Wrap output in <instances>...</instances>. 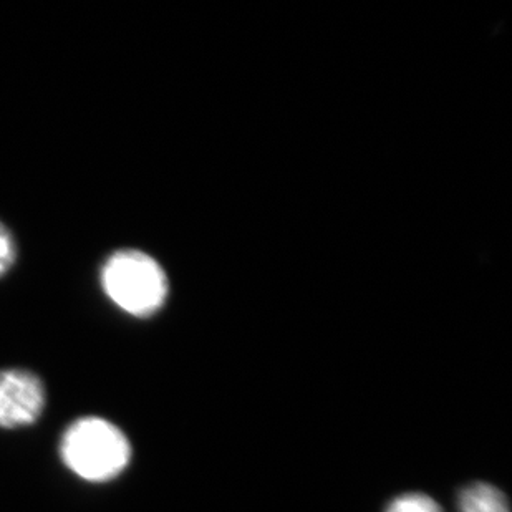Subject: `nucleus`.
<instances>
[{"label":"nucleus","mask_w":512,"mask_h":512,"mask_svg":"<svg viewBox=\"0 0 512 512\" xmlns=\"http://www.w3.org/2000/svg\"><path fill=\"white\" fill-rule=\"evenodd\" d=\"M63 463L88 483H105L130 463V441L110 421L87 416L68 426L60 445Z\"/></svg>","instance_id":"1"},{"label":"nucleus","mask_w":512,"mask_h":512,"mask_svg":"<svg viewBox=\"0 0 512 512\" xmlns=\"http://www.w3.org/2000/svg\"><path fill=\"white\" fill-rule=\"evenodd\" d=\"M102 285L116 307L135 317L155 314L168 295V281L160 264L140 251H118L108 257Z\"/></svg>","instance_id":"2"},{"label":"nucleus","mask_w":512,"mask_h":512,"mask_svg":"<svg viewBox=\"0 0 512 512\" xmlns=\"http://www.w3.org/2000/svg\"><path fill=\"white\" fill-rule=\"evenodd\" d=\"M45 390L39 377L27 370L0 372V426L30 425L44 411Z\"/></svg>","instance_id":"3"},{"label":"nucleus","mask_w":512,"mask_h":512,"mask_svg":"<svg viewBox=\"0 0 512 512\" xmlns=\"http://www.w3.org/2000/svg\"><path fill=\"white\" fill-rule=\"evenodd\" d=\"M459 512H509L508 501L489 484H473L459 496Z\"/></svg>","instance_id":"4"},{"label":"nucleus","mask_w":512,"mask_h":512,"mask_svg":"<svg viewBox=\"0 0 512 512\" xmlns=\"http://www.w3.org/2000/svg\"><path fill=\"white\" fill-rule=\"evenodd\" d=\"M387 512H441L440 506L423 494H406L395 499Z\"/></svg>","instance_id":"5"},{"label":"nucleus","mask_w":512,"mask_h":512,"mask_svg":"<svg viewBox=\"0 0 512 512\" xmlns=\"http://www.w3.org/2000/svg\"><path fill=\"white\" fill-rule=\"evenodd\" d=\"M15 261L14 239L10 236L9 229L0 223V276L9 271Z\"/></svg>","instance_id":"6"}]
</instances>
